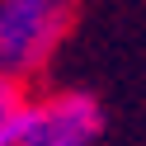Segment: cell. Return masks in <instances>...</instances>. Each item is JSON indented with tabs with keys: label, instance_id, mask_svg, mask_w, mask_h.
<instances>
[{
	"label": "cell",
	"instance_id": "1",
	"mask_svg": "<svg viewBox=\"0 0 146 146\" xmlns=\"http://www.w3.org/2000/svg\"><path fill=\"white\" fill-rule=\"evenodd\" d=\"M71 24V0H0V71L33 76L57 52Z\"/></svg>",
	"mask_w": 146,
	"mask_h": 146
},
{
	"label": "cell",
	"instance_id": "2",
	"mask_svg": "<svg viewBox=\"0 0 146 146\" xmlns=\"http://www.w3.org/2000/svg\"><path fill=\"white\" fill-rule=\"evenodd\" d=\"M104 132V108L85 90H61L47 99H29L14 146H94Z\"/></svg>",
	"mask_w": 146,
	"mask_h": 146
},
{
	"label": "cell",
	"instance_id": "3",
	"mask_svg": "<svg viewBox=\"0 0 146 146\" xmlns=\"http://www.w3.org/2000/svg\"><path fill=\"white\" fill-rule=\"evenodd\" d=\"M24 113H29V94H24L19 76L0 71V146H14V141H19Z\"/></svg>",
	"mask_w": 146,
	"mask_h": 146
}]
</instances>
